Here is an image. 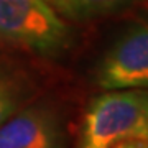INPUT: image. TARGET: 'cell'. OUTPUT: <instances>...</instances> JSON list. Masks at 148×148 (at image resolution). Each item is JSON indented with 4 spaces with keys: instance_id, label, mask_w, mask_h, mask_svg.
I'll return each instance as SVG.
<instances>
[{
    "instance_id": "4",
    "label": "cell",
    "mask_w": 148,
    "mask_h": 148,
    "mask_svg": "<svg viewBox=\"0 0 148 148\" xmlns=\"http://www.w3.org/2000/svg\"><path fill=\"white\" fill-rule=\"evenodd\" d=\"M0 148H64V142L51 114L28 109L0 125Z\"/></svg>"
},
{
    "instance_id": "5",
    "label": "cell",
    "mask_w": 148,
    "mask_h": 148,
    "mask_svg": "<svg viewBox=\"0 0 148 148\" xmlns=\"http://www.w3.org/2000/svg\"><path fill=\"white\" fill-rule=\"evenodd\" d=\"M61 18L73 21L89 20L132 5L137 0H46Z\"/></svg>"
},
{
    "instance_id": "6",
    "label": "cell",
    "mask_w": 148,
    "mask_h": 148,
    "mask_svg": "<svg viewBox=\"0 0 148 148\" xmlns=\"http://www.w3.org/2000/svg\"><path fill=\"white\" fill-rule=\"evenodd\" d=\"M18 107V92L10 81L0 77V125L15 114Z\"/></svg>"
},
{
    "instance_id": "3",
    "label": "cell",
    "mask_w": 148,
    "mask_h": 148,
    "mask_svg": "<svg viewBox=\"0 0 148 148\" xmlns=\"http://www.w3.org/2000/svg\"><path fill=\"white\" fill-rule=\"evenodd\" d=\"M102 89L148 87V21L133 25L107 51L97 69Z\"/></svg>"
},
{
    "instance_id": "1",
    "label": "cell",
    "mask_w": 148,
    "mask_h": 148,
    "mask_svg": "<svg viewBox=\"0 0 148 148\" xmlns=\"http://www.w3.org/2000/svg\"><path fill=\"white\" fill-rule=\"evenodd\" d=\"M127 138H148V92L112 89L94 97L77 148H112Z\"/></svg>"
},
{
    "instance_id": "8",
    "label": "cell",
    "mask_w": 148,
    "mask_h": 148,
    "mask_svg": "<svg viewBox=\"0 0 148 148\" xmlns=\"http://www.w3.org/2000/svg\"><path fill=\"white\" fill-rule=\"evenodd\" d=\"M147 148H148V138H147Z\"/></svg>"
},
{
    "instance_id": "2",
    "label": "cell",
    "mask_w": 148,
    "mask_h": 148,
    "mask_svg": "<svg viewBox=\"0 0 148 148\" xmlns=\"http://www.w3.org/2000/svg\"><path fill=\"white\" fill-rule=\"evenodd\" d=\"M0 40L53 54L68 41V27L46 0H0Z\"/></svg>"
},
{
    "instance_id": "7",
    "label": "cell",
    "mask_w": 148,
    "mask_h": 148,
    "mask_svg": "<svg viewBox=\"0 0 148 148\" xmlns=\"http://www.w3.org/2000/svg\"><path fill=\"white\" fill-rule=\"evenodd\" d=\"M112 148H147V138H127L115 143Z\"/></svg>"
}]
</instances>
